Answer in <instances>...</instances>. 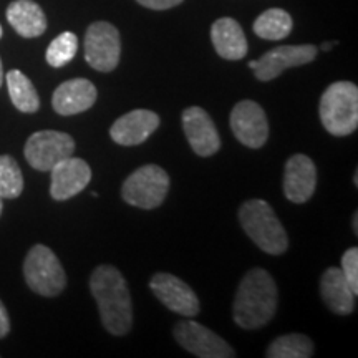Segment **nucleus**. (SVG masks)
Masks as SVG:
<instances>
[{
	"instance_id": "1",
	"label": "nucleus",
	"mask_w": 358,
	"mask_h": 358,
	"mask_svg": "<svg viewBox=\"0 0 358 358\" xmlns=\"http://www.w3.org/2000/svg\"><path fill=\"white\" fill-rule=\"evenodd\" d=\"M90 290L105 329L118 337L127 335L133 325V303L122 272L113 266H98L90 277Z\"/></svg>"
},
{
	"instance_id": "2",
	"label": "nucleus",
	"mask_w": 358,
	"mask_h": 358,
	"mask_svg": "<svg viewBox=\"0 0 358 358\" xmlns=\"http://www.w3.org/2000/svg\"><path fill=\"white\" fill-rule=\"evenodd\" d=\"M277 285L264 268H252L241 280L236 292L232 315L241 329L256 330L274 319L277 310Z\"/></svg>"
},
{
	"instance_id": "3",
	"label": "nucleus",
	"mask_w": 358,
	"mask_h": 358,
	"mask_svg": "<svg viewBox=\"0 0 358 358\" xmlns=\"http://www.w3.org/2000/svg\"><path fill=\"white\" fill-rule=\"evenodd\" d=\"M239 221L245 234L264 252L280 256L289 248V237L274 209L262 199H250L239 209Z\"/></svg>"
},
{
	"instance_id": "4",
	"label": "nucleus",
	"mask_w": 358,
	"mask_h": 358,
	"mask_svg": "<svg viewBox=\"0 0 358 358\" xmlns=\"http://www.w3.org/2000/svg\"><path fill=\"white\" fill-rule=\"evenodd\" d=\"M320 122L334 136H348L358 127V88L352 82L332 83L320 98Z\"/></svg>"
},
{
	"instance_id": "5",
	"label": "nucleus",
	"mask_w": 358,
	"mask_h": 358,
	"mask_svg": "<svg viewBox=\"0 0 358 358\" xmlns=\"http://www.w3.org/2000/svg\"><path fill=\"white\" fill-rule=\"evenodd\" d=\"M27 285L43 297H57L66 287V274L58 257L47 245L37 244L27 254L24 262Z\"/></svg>"
},
{
	"instance_id": "6",
	"label": "nucleus",
	"mask_w": 358,
	"mask_h": 358,
	"mask_svg": "<svg viewBox=\"0 0 358 358\" xmlns=\"http://www.w3.org/2000/svg\"><path fill=\"white\" fill-rule=\"evenodd\" d=\"M168 189V173L156 164H146L127 178L122 187V196L134 208L156 209L166 199Z\"/></svg>"
},
{
	"instance_id": "7",
	"label": "nucleus",
	"mask_w": 358,
	"mask_h": 358,
	"mask_svg": "<svg viewBox=\"0 0 358 358\" xmlns=\"http://www.w3.org/2000/svg\"><path fill=\"white\" fill-rule=\"evenodd\" d=\"M122 57V38L116 27L108 22H95L85 34V60L103 73L113 71Z\"/></svg>"
},
{
	"instance_id": "8",
	"label": "nucleus",
	"mask_w": 358,
	"mask_h": 358,
	"mask_svg": "<svg viewBox=\"0 0 358 358\" xmlns=\"http://www.w3.org/2000/svg\"><path fill=\"white\" fill-rule=\"evenodd\" d=\"M75 141L70 134L64 131H43L34 133L25 143V159L30 166L38 171H50L57 163L73 156Z\"/></svg>"
},
{
	"instance_id": "9",
	"label": "nucleus",
	"mask_w": 358,
	"mask_h": 358,
	"mask_svg": "<svg viewBox=\"0 0 358 358\" xmlns=\"http://www.w3.org/2000/svg\"><path fill=\"white\" fill-rule=\"evenodd\" d=\"M174 338L185 350L199 358H231L236 352L226 340L198 322L185 320L174 327Z\"/></svg>"
},
{
	"instance_id": "10",
	"label": "nucleus",
	"mask_w": 358,
	"mask_h": 358,
	"mask_svg": "<svg viewBox=\"0 0 358 358\" xmlns=\"http://www.w3.org/2000/svg\"><path fill=\"white\" fill-rule=\"evenodd\" d=\"M231 128L244 146L259 150L268 138V122L262 106L256 101L243 100L231 111Z\"/></svg>"
},
{
	"instance_id": "11",
	"label": "nucleus",
	"mask_w": 358,
	"mask_h": 358,
	"mask_svg": "<svg viewBox=\"0 0 358 358\" xmlns=\"http://www.w3.org/2000/svg\"><path fill=\"white\" fill-rule=\"evenodd\" d=\"M317 47L313 45H285L267 52L257 60L254 75L261 82H271L294 66L307 65L315 60Z\"/></svg>"
},
{
	"instance_id": "12",
	"label": "nucleus",
	"mask_w": 358,
	"mask_h": 358,
	"mask_svg": "<svg viewBox=\"0 0 358 358\" xmlns=\"http://www.w3.org/2000/svg\"><path fill=\"white\" fill-rule=\"evenodd\" d=\"M150 287L159 299V302L171 312L179 313L182 317H194L199 313V301L194 290L179 277L159 272V274L153 275Z\"/></svg>"
},
{
	"instance_id": "13",
	"label": "nucleus",
	"mask_w": 358,
	"mask_h": 358,
	"mask_svg": "<svg viewBox=\"0 0 358 358\" xmlns=\"http://www.w3.org/2000/svg\"><path fill=\"white\" fill-rule=\"evenodd\" d=\"M182 129L196 155L208 158L221 148L219 133L213 118L199 106H189L182 113Z\"/></svg>"
},
{
	"instance_id": "14",
	"label": "nucleus",
	"mask_w": 358,
	"mask_h": 358,
	"mask_svg": "<svg viewBox=\"0 0 358 358\" xmlns=\"http://www.w3.org/2000/svg\"><path fill=\"white\" fill-rule=\"evenodd\" d=\"M50 194L55 201H66L82 192L92 179V169L82 158H65L50 169Z\"/></svg>"
},
{
	"instance_id": "15",
	"label": "nucleus",
	"mask_w": 358,
	"mask_h": 358,
	"mask_svg": "<svg viewBox=\"0 0 358 358\" xmlns=\"http://www.w3.org/2000/svg\"><path fill=\"white\" fill-rule=\"evenodd\" d=\"M317 186V169L306 155H294L285 164L284 194L295 204H303L312 198Z\"/></svg>"
},
{
	"instance_id": "16",
	"label": "nucleus",
	"mask_w": 358,
	"mask_h": 358,
	"mask_svg": "<svg viewBox=\"0 0 358 358\" xmlns=\"http://www.w3.org/2000/svg\"><path fill=\"white\" fill-rule=\"evenodd\" d=\"M159 127V116L150 110H133L120 116L110 128L111 140L122 146L145 143Z\"/></svg>"
},
{
	"instance_id": "17",
	"label": "nucleus",
	"mask_w": 358,
	"mask_h": 358,
	"mask_svg": "<svg viewBox=\"0 0 358 358\" xmlns=\"http://www.w3.org/2000/svg\"><path fill=\"white\" fill-rule=\"evenodd\" d=\"M96 87L87 78H73L62 83L52 96V106L58 115L70 116L83 113L95 105Z\"/></svg>"
},
{
	"instance_id": "18",
	"label": "nucleus",
	"mask_w": 358,
	"mask_h": 358,
	"mask_svg": "<svg viewBox=\"0 0 358 358\" xmlns=\"http://www.w3.org/2000/svg\"><path fill=\"white\" fill-rule=\"evenodd\" d=\"M320 295L327 307L337 315H350L355 310V297L342 268L330 267L322 274Z\"/></svg>"
},
{
	"instance_id": "19",
	"label": "nucleus",
	"mask_w": 358,
	"mask_h": 358,
	"mask_svg": "<svg viewBox=\"0 0 358 358\" xmlns=\"http://www.w3.org/2000/svg\"><path fill=\"white\" fill-rule=\"evenodd\" d=\"M214 50L224 60H243L248 55V38L243 27L231 17H222L211 27Z\"/></svg>"
},
{
	"instance_id": "20",
	"label": "nucleus",
	"mask_w": 358,
	"mask_h": 358,
	"mask_svg": "<svg viewBox=\"0 0 358 358\" xmlns=\"http://www.w3.org/2000/svg\"><path fill=\"white\" fill-rule=\"evenodd\" d=\"M7 20L25 38L40 37L47 30V17L32 0H15L7 7Z\"/></svg>"
},
{
	"instance_id": "21",
	"label": "nucleus",
	"mask_w": 358,
	"mask_h": 358,
	"mask_svg": "<svg viewBox=\"0 0 358 358\" xmlns=\"http://www.w3.org/2000/svg\"><path fill=\"white\" fill-rule=\"evenodd\" d=\"M7 88L10 100L22 113H35L40 108V98L34 83L20 70H10L7 73Z\"/></svg>"
},
{
	"instance_id": "22",
	"label": "nucleus",
	"mask_w": 358,
	"mask_h": 358,
	"mask_svg": "<svg viewBox=\"0 0 358 358\" xmlns=\"http://www.w3.org/2000/svg\"><path fill=\"white\" fill-rule=\"evenodd\" d=\"M292 17L282 8H268L254 22V34L264 40H282L292 32Z\"/></svg>"
},
{
	"instance_id": "23",
	"label": "nucleus",
	"mask_w": 358,
	"mask_h": 358,
	"mask_svg": "<svg viewBox=\"0 0 358 358\" xmlns=\"http://www.w3.org/2000/svg\"><path fill=\"white\" fill-rule=\"evenodd\" d=\"M266 355L268 358H310L313 343L303 334H287L275 338L268 345Z\"/></svg>"
},
{
	"instance_id": "24",
	"label": "nucleus",
	"mask_w": 358,
	"mask_h": 358,
	"mask_svg": "<svg viewBox=\"0 0 358 358\" xmlns=\"http://www.w3.org/2000/svg\"><path fill=\"white\" fill-rule=\"evenodd\" d=\"M24 191V176L15 159L8 155L0 156V198L15 199Z\"/></svg>"
},
{
	"instance_id": "25",
	"label": "nucleus",
	"mask_w": 358,
	"mask_h": 358,
	"mask_svg": "<svg viewBox=\"0 0 358 358\" xmlns=\"http://www.w3.org/2000/svg\"><path fill=\"white\" fill-rule=\"evenodd\" d=\"M77 35L71 32H64L52 40V43L47 48V53H45V58H47V64L53 66V69H60V66H65L73 60L75 55H77Z\"/></svg>"
},
{
	"instance_id": "26",
	"label": "nucleus",
	"mask_w": 358,
	"mask_h": 358,
	"mask_svg": "<svg viewBox=\"0 0 358 358\" xmlns=\"http://www.w3.org/2000/svg\"><path fill=\"white\" fill-rule=\"evenodd\" d=\"M342 272L353 290V294H358V249H348L342 257Z\"/></svg>"
},
{
	"instance_id": "27",
	"label": "nucleus",
	"mask_w": 358,
	"mask_h": 358,
	"mask_svg": "<svg viewBox=\"0 0 358 358\" xmlns=\"http://www.w3.org/2000/svg\"><path fill=\"white\" fill-rule=\"evenodd\" d=\"M136 2L151 10H168V8L179 6L182 0H136Z\"/></svg>"
},
{
	"instance_id": "28",
	"label": "nucleus",
	"mask_w": 358,
	"mask_h": 358,
	"mask_svg": "<svg viewBox=\"0 0 358 358\" xmlns=\"http://www.w3.org/2000/svg\"><path fill=\"white\" fill-rule=\"evenodd\" d=\"M8 332H10V319H8L6 306L0 301V338L7 337Z\"/></svg>"
},
{
	"instance_id": "29",
	"label": "nucleus",
	"mask_w": 358,
	"mask_h": 358,
	"mask_svg": "<svg viewBox=\"0 0 358 358\" xmlns=\"http://www.w3.org/2000/svg\"><path fill=\"white\" fill-rule=\"evenodd\" d=\"M334 45H337V42H332V43H322V50H324V52L332 50Z\"/></svg>"
},
{
	"instance_id": "30",
	"label": "nucleus",
	"mask_w": 358,
	"mask_h": 358,
	"mask_svg": "<svg viewBox=\"0 0 358 358\" xmlns=\"http://www.w3.org/2000/svg\"><path fill=\"white\" fill-rule=\"evenodd\" d=\"M357 213L353 214V231H355V234H358V227H357Z\"/></svg>"
},
{
	"instance_id": "31",
	"label": "nucleus",
	"mask_w": 358,
	"mask_h": 358,
	"mask_svg": "<svg viewBox=\"0 0 358 358\" xmlns=\"http://www.w3.org/2000/svg\"><path fill=\"white\" fill-rule=\"evenodd\" d=\"M3 82V69H2V60H0V87H2Z\"/></svg>"
},
{
	"instance_id": "32",
	"label": "nucleus",
	"mask_w": 358,
	"mask_h": 358,
	"mask_svg": "<svg viewBox=\"0 0 358 358\" xmlns=\"http://www.w3.org/2000/svg\"><path fill=\"white\" fill-rule=\"evenodd\" d=\"M2 208H3V206H2V198H0V214H2Z\"/></svg>"
},
{
	"instance_id": "33",
	"label": "nucleus",
	"mask_w": 358,
	"mask_h": 358,
	"mask_svg": "<svg viewBox=\"0 0 358 358\" xmlns=\"http://www.w3.org/2000/svg\"><path fill=\"white\" fill-rule=\"evenodd\" d=\"M2 34H3V30H2V25H0V38H2Z\"/></svg>"
}]
</instances>
